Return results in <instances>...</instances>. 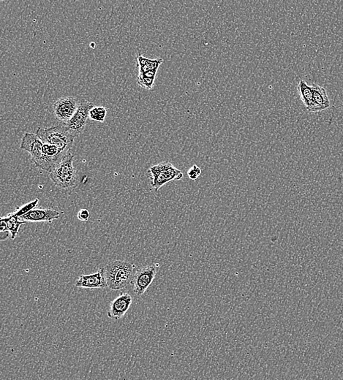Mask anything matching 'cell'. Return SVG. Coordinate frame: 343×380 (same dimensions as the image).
Returning a JSON list of instances; mask_svg holds the SVG:
<instances>
[{"label":"cell","mask_w":343,"mask_h":380,"mask_svg":"<svg viewBox=\"0 0 343 380\" xmlns=\"http://www.w3.org/2000/svg\"><path fill=\"white\" fill-rule=\"evenodd\" d=\"M298 91L300 95L301 100L305 104L308 111L311 112L313 107V91L311 86H309L305 80L301 79L298 85Z\"/></svg>","instance_id":"obj_15"},{"label":"cell","mask_w":343,"mask_h":380,"mask_svg":"<svg viewBox=\"0 0 343 380\" xmlns=\"http://www.w3.org/2000/svg\"><path fill=\"white\" fill-rule=\"evenodd\" d=\"M66 154L67 153L62 152L57 147L44 144L41 156L38 159L32 160V162L38 168L50 173L54 171V169L62 162Z\"/></svg>","instance_id":"obj_6"},{"label":"cell","mask_w":343,"mask_h":380,"mask_svg":"<svg viewBox=\"0 0 343 380\" xmlns=\"http://www.w3.org/2000/svg\"><path fill=\"white\" fill-rule=\"evenodd\" d=\"M77 288H105L108 287L106 277H105V269L101 268L100 271L89 275L80 276L75 283Z\"/></svg>","instance_id":"obj_10"},{"label":"cell","mask_w":343,"mask_h":380,"mask_svg":"<svg viewBox=\"0 0 343 380\" xmlns=\"http://www.w3.org/2000/svg\"><path fill=\"white\" fill-rule=\"evenodd\" d=\"M311 86L313 91V107L311 112H319L330 108V101L327 90L315 83Z\"/></svg>","instance_id":"obj_13"},{"label":"cell","mask_w":343,"mask_h":380,"mask_svg":"<svg viewBox=\"0 0 343 380\" xmlns=\"http://www.w3.org/2000/svg\"><path fill=\"white\" fill-rule=\"evenodd\" d=\"M133 299L130 295L127 293L121 294L111 302L108 312V317L116 320L123 317L130 308Z\"/></svg>","instance_id":"obj_9"},{"label":"cell","mask_w":343,"mask_h":380,"mask_svg":"<svg viewBox=\"0 0 343 380\" xmlns=\"http://www.w3.org/2000/svg\"><path fill=\"white\" fill-rule=\"evenodd\" d=\"M77 218L80 221L87 222L90 219V212L88 209H81L77 214Z\"/></svg>","instance_id":"obj_21"},{"label":"cell","mask_w":343,"mask_h":380,"mask_svg":"<svg viewBox=\"0 0 343 380\" xmlns=\"http://www.w3.org/2000/svg\"><path fill=\"white\" fill-rule=\"evenodd\" d=\"M151 174V185L155 191H158L167 183L173 181H179L183 177V173L169 162L152 166L150 168Z\"/></svg>","instance_id":"obj_4"},{"label":"cell","mask_w":343,"mask_h":380,"mask_svg":"<svg viewBox=\"0 0 343 380\" xmlns=\"http://www.w3.org/2000/svg\"><path fill=\"white\" fill-rule=\"evenodd\" d=\"M138 67H139V74H144L150 71H158L161 64L164 63V60L161 58L149 59L139 54L137 57Z\"/></svg>","instance_id":"obj_16"},{"label":"cell","mask_w":343,"mask_h":380,"mask_svg":"<svg viewBox=\"0 0 343 380\" xmlns=\"http://www.w3.org/2000/svg\"><path fill=\"white\" fill-rule=\"evenodd\" d=\"M157 73H158V71H150L144 73V74H139V75L147 77H156Z\"/></svg>","instance_id":"obj_22"},{"label":"cell","mask_w":343,"mask_h":380,"mask_svg":"<svg viewBox=\"0 0 343 380\" xmlns=\"http://www.w3.org/2000/svg\"><path fill=\"white\" fill-rule=\"evenodd\" d=\"M94 106L92 102L87 100L79 101L77 112L72 118L65 123H62L65 128L73 135L77 137L83 133L86 125V121L89 118V112Z\"/></svg>","instance_id":"obj_5"},{"label":"cell","mask_w":343,"mask_h":380,"mask_svg":"<svg viewBox=\"0 0 343 380\" xmlns=\"http://www.w3.org/2000/svg\"><path fill=\"white\" fill-rule=\"evenodd\" d=\"M74 155L68 152L54 171L49 173L51 181L57 187L68 189L77 184V172L74 166Z\"/></svg>","instance_id":"obj_3"},{"label":"cell","mask_w":343,"mask_h":380,"mask_svg":"<svg viewBox=\"0 0 343 380\" xmlns=\"http://www.w3.org/2000/svg\"><path fill=\"white\" fill-rule=\"evenodd\" d=\"M36 134L43 144L54 146L64 153L71 152L74 144L75 136H73L63 124L50 128L43 129L39 127Z\"/></svg>","instance_id":"obj_2"},{"label":"cell","mask_w":343,"mask_h":380,"mask_svg":"<svg viewBox=\"0 0 343 380\" xmlns=\"http://www.w3.org/2000/svg\"><path fill=\"white\" fill-rule=\"evenodd\" d=\"M136 266L122 260H115L105 267L108 287L111 291H120L131 283Z\"/></svg>","instance_id":"obj_1"},{"label":"cell","mask_w":343,"mask_h":380,"mask_svg":"<svg viewBox=\"0 0 343 380\" xmlns=\"http://www.w3.org/2000/svg\"><path fill=\"white\" fill-rule=\"evenodd\" d=\"M79 102L72 97H62L53 105L54 114L61 123L68 122L77 112Z\"/></svg>","instance_id":"obj_8"},{"label":"cell","mask_w":343,"mask_h":380,"mask_svg":"<svg viewBox=\"0 0 343 380\" xmlns=\"http://www.w3.org/2000/svg\"><path fill=\"white\" fill-rule=\"evenodd\" d=\"M155 81V77H147L139 75L137 77L138 84L144 89L148 90L153 89Z\"/></svg>","instance_id":"obj_19"},{"label":"cell","mask_w":343,"mask_h":380,"mask_svg":"<svg viewBox=\"0 0 343 380\" xmlns=\"http://www.w3.org/2000/svg\"><path fill=\"white\" fill-rule=\"evenodd\" d=\"M18 218L19 217L12 213L6 217H3L0 221L1 223L0 230L1 232L10 231V233H11L12 239H15V237L18 235L20 226L26 223L25 222L18 221Z\"/></svg>","instance_id":"obj_14"},{"label":"cell","mask_w":343,"mask_h":380,"mask_svg":"<svg viewBox=\"0 0 343 380\" xmlns=\"http://www.w3.org/2000/svg\"><path fill=\"white\" fill-rule=\"evenodd\" d=\"M60 216V212L54 209H34L26 215L20 217V220L25 223H51L53 220L58 219Z\"/></svg>","instance_id":"obj_12"},{"label":"cell","mask_w":343,"mask_h":380,"mask_svg":"<svg viewBox=\"0 0 343 380\" xmlns=\"http://www.w3.org/2000/svg\"><path fill=\"white\" fill-rule=\"evenodd\" d=\"M201 174V169L198 165H194L187 171V176L192 181H195Z\"/></svg>","instance_id":"obj_20"},{"label":"cell","mask_w":343,"mask_h":380,"mask_svg":"<svg viewBox=\"0 0 343 380\" xmlns=\"http://www.w3.org/2000/svg\"><path fill=\"white\" fill-rule=\"evenodd\" d=\"M43 141L35 133H26L22 138L21 149L27 152L32 156V160L38 159L41 156L43 147Z\"/></svg>","instance_id":"obj_11"},{"label":"cell","mask_w":343,"mask_h":380,"mask_svg":"<svg viewBox=\"0 0 343 380\" xmlns=\"http://www.w3.org/2000/svg\"><path fill=\"white\" fill-rule=\"evenodd\" d=\"M38 202L39 200L35 199V201H32V202L26 203V204L24 205V206H21V207L18 208V209L15 210V212H13V214L20 218V217H22V216L29 213L31 211L34 210V209H35V208L36 207L37 205H38Z\"/></svg>","instance_id":"obj_18"},{"label":"cell","mask_w":343,"mask_h":380,"mask_svg":"<svg viewBox=\"0 0 343 380\" xmlns=\"http://www.w3.org/2000/svg\"><path fill=\"white\" fill-rule=\"evenodd\" d=\"M107 115V109L102 106H94L89 112V119L97 122H103Z\"/></svg>","instance_id":"obj_17"},{"label":"cell","mask_w":343,"mask_h":380,"mask_svg":"<svg viewBox=\"0 0 343 380\" xmlns=\"http://www.w3.org/2000/svg\"><path fill=\"white\" fill-rule=\"evenodd\" d=\"M159 265L141 267L135 272L131 281L133 291L138 296L144 294L156 277Z\"/></svg>","instance_id":"obj_7"}]
</instances>
